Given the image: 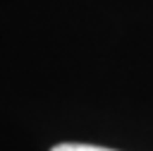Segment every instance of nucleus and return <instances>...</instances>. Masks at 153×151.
<instances>
[{
  "instance_id": "nucleus-1",
  "label": "nucleus",
  "mask_w": 153,
  "mask_h": 151,
  "mask_svg": "<svg viewBox=\"0 0 153 151\" xmlns=\"http://www.w3.org/2000/svg\"><path fill=\"white\" fill-rule=\"evenodd\" d=\"M50 151H112V149H103V146H93V144H57Z\"/></svg>"
}]
</instances>
